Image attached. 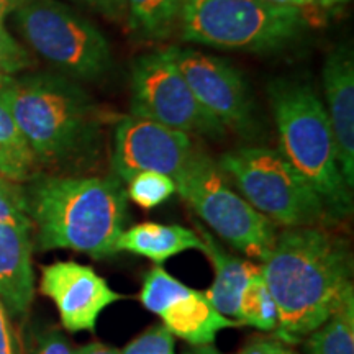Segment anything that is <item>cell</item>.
<instances>
[{
    "mask_svg": "<svg viewBox=\"0 0 354 354\" xmlns=\"http://www.w3.org/2000/svg\"><path fill=\"white\" fill-rule=\"evenodd\" d=\"M261 271L277 308V339L307 338L353 289V258L346 241L322 227L277 233Z\"/></svg>",
    "mask_w": 354,
    "mask_h": 354,
    "instance_id": "obj_1",
    "label": "cell"
},
{
    "mask_svg": "<svg viewBox=\"0 0 354 354\" xmlns=\"http://www.w3.org/2000/svg\"><path fill=\"white\" fill-rule=\"evenodd\" d=\"M35 246L104 259L117 254L128 197L117 176H37L25 189Z\"/></svg>",
    "mask_w": 354,
    "mask_h": 354,
    "instance_id": "obj_2",
    "label": "cell"
},
{
    "mask_svg": "<svg viewBox=\"0 0 354 354\" xmlns=\"http://www.w3.org/2000/svg\"><path fill=\"white\" fill-rule=\"evenodd\" d=\"M0 97L39 165L59 166L82 158L100 128L95 102L69 79L53 74H0Z\"/></svg>",
    "mask_w": 354,
    "mask_h": 354,
    "instance_id": "obj_3",
    "label": "cell"
},
{
    "mask_svg": "<svg viewBox=\"0 0 354 354\" xmlns=\"http://www.w3.org/2000/svg\"><path fill=\"white\" fill-rule=\"evenodd\" d=\"M281 153L322 198L331 221L353 212L351 189L339 169L338 149L325 104L312 84L299 77H277L268 84Z\"/></svg>",
    "mask_w": 354,
    "mask_h": 354,
    "instance_id": "obj_4",
    "label": "cell"
},
{
    "mask_svg": "<svg viewBox=\"0 0 354 354\" xmlns=\"http://www.w3.org/2000/svg\"><path fill=\"white\" fill-rule=\"evenodd\" d=\"M179 24L184 41L264 53L299 39L308 20L302 7L266 0H180Z\"/></svg>",
    "mask_w": 354,
    "mask_h": 354,
    "instance_id": "obj_5",
    "label": "cell"
},
{
    "mask_svg": "<svg viewBox=\"0 0 354 354\" xmlns=\"http://www.w3.org/2000/svg\"><path fill=\"white\" fill-rule=\"evenodd\" d=\"M218 165L240 196L276 227H320L331 221L318 194L277 149L245 146L225 153Z\"/></svg>",
    "mask_w": 354,
    "mask_h": 354,
    "instance_id": "obj_6",
    "label": "cell"
},
{
    "mask_svg": "<svg viewBox=\"0 0 354 354\" xmlns=\"http://www.w3.org/2000/svg\"><path fill=\"white\" fill-rule=\"evenodd\" d=\"M179 196L212 232L259 263L276 241L277 228L233 189L215 159L196 148L172 177Z\"/></svg>",
    "mask_w": 354,
    "mask_h": 354,
    "instance_id": "obj_7",
    "label": "cell"
},
{
    "mask_svg": "<svg viewBox=\"0 0 354 354\" xmlns=\"http://www.w3.org/2000/svg\"><path fill=\"white\" fill-rule=\"evenodd\" d=\"M15 21L30 48L69 76L97 81L112 66V50L97 26L57 0H26Z\"/></svg>",
    "mask_w": 354,
    "mask_h": 354,
    "instance_id": "obj_8",
    "label": "cell"
},
{
    "mask_svg": "<svg viewBox=\"0 0 354 354\" xmlns=\"http://www.w3.org/2000/svg\"><path fill=\"white\" fill-rule=\"evenodd\" d=\"M131 115L187 135L221 138L227 131L162 51L141 56L133 64Z\"/></svg>",
    "mask_w": 354,
    "mask_h": 354,
    "instance_id": "obj_9",
    "label": "cell"
},
{
    "mask_svg": "<svg viewBox=\"0 0 354 354\" xmlns=\"http://www.w3.org/2000/svg\"><path fill=\"white\" fill-rule=\"evenodd\" d=\"M162 53L180 71L203 109L225 130L230 128L240 135L254 131V102L240 69L223 57L190 48L171 46Z\"/></svg>",
    "mask_w": 354,
    "mask_h": 354,
    "instance_id": "obj_10",
    "label": "cell"
},
{
    "mask_svg": "<svg viewBox=\"0 0 354 354\" xmlns=\"http://www.w3.org/2000/svg\"><path fill=\"white\" fill-rule=\"evenodd\" d=\"M140 300L145 308L161 318L174 338L177 336L192 346L212 344L220 331L238 326L221 315L205 292L183 284L161 266L146 272Z\"/></svg>",
    "mask_w": 354,
    "mask_h": 354,
    "instance_id": "obj_11",
    "label": "cell"
},
{
    "mask_svg": "<svg viewBox=\"0 0 354 354\" xmlns=\"http://www.w3.org/2000/svg\"><path fill=\"white\" fill-rule=\"evenodd\" d=\"M194 149L187 133L130 115L115 127L112 169L122 183L145 171L174 177Z\"/></svg>",
    "mask_w": 354,
    "mask_h": 354,
    "instance_id": "obj_12",
    "label": "cell"
},
{
    "mask_svg": "<svg viewBox=\"0 0 354 354\" xmlns=\"http://www.w3.org/2000/svg\"><path fill=\"white\" fill-rule=\"evenodd\" d=\"M39 292L53 300L61 323L71 333H92L100 313L123 299L91 266L76 261L43 266Z\"/></svg>",
    "mask_w": 354,
    "mask_h": 354,
    "instance_id": "obj_13",
    "label": "cell"
},
{
    "mask_svg": "<svg viewBox=\"0 0 354 354\" xmlns=\"http://www.w3.org/2000/svg\"><path fill=\"white\" fill-rule=\"evenodd\" d=\"M323 88L326 97L342 174L354 185V61L351 46L342 44L330 53L323 66Z\"/></svg>",
    "mask_w": 354,
    "mask_h": 354,
    "instance_id": "obj_14",
    "label": "cell"
},
{
    "mask_svg": "<svg viewBox=\"0 0 354 354\" xmlns=\"http://www.w3.org/2000/svg\"><path fill=\"white\" fill-rule=\"evenodd\" d=\"M32 228L0 223V300L10 318L28 315L35 297Z\"/></svg>",
    "mask_w": 354,
    "mask_h": 354,
    "instance_id": "obj_15",
    "label": "cell"
},
{
    "mask_svg": "<svg viewBox=\"0 0 354 354\" xmlns=\"http://www.w3.org/2000/svg\"><path fill=\"white\" fill-rule=\"evenodd\" d=\"M197 234L202 240V253L210 261L215 277L209 289L205 290L207 299L223 317L230 318L238 325V300L243 287L253 274L261 269V264L253 261L238 258L228 253L209 230L197 227ZM240 326V325H238Z\"/></svg>",
    "mask_w": 354,
    "mask_h": 354,
    "instance_id": "obj_16",
    "label": "cell"
},
{
    "mask_svg": "<svg viewBox=\"0 0 354 354\" xmlns=\"http://www.w3.org/2000/svg\"><path fill=\"white\" fill-rule=\"evenodd\" d=\"M189 250H202V240L197 232L180 225H165L156 221H145L123 230L117 241V251L143 256L158 266Z\"/></svg>",
    "mask_w": 354,
    "mask_h": 354,
    "instance_id": "obj_17",
    "label": "cell"
},
{
    "mask_svg": "<svg viewBox=\"0 0 354 354\" xmlns=\"http://www.w3.org/2000/svg\"><path fill=\"white\" fill-rule=\"evenodd\" d=\"M38 159L10 110L0 97V176L12 183H30L37 177Z\"/></svg>",
    "mask_w": 354,
    "mask_h": 354,
    "instance_id": "obj_18",
    "label": "cell"
},
{
    "mask_svg": "<svg viewBox=\"0 0 354 354\" xmlns=\"http://www.w3.org/2000/svg\"><path fill=\"white\" fill-rule=\"evenodd\" d=\"M307 354H354V287L338 308L307 336Z\"/></svg>",
    "mask_w": 354,
    "mask_h": 354,
    "instance_id": "obj_19",
    "label": "cell"
},
{
    "mask_svg": "<svg viewBox=\"0 0 354 354\" xmlns=\"http://www.w3.org/2000/svg\"><path fill=\"white\" fill-rule=\"evenodd\" d=\"M125 6L128 25L143 38H165L179 21L180 0H125Z\"/></svg>",
    "mask_w": 354,
    "mask_h": 354,
    "instance_id": "obj_20",
    "label": "cell"
},
{
    "mask_svg": "<svg viewBox=\"0 0 354 354\" xmlns=\"http://www.w3.org/2000/svg\"><path fill=\"white\" fill-rule=\"evenodd\" d=\"M238 325L253 326L261 331L276 330L277 308L261 269L243 287L238 300Z\"/></svg>",
    "mask_w": 354,
    "mask_h": 354,
    "instance_id": "obj_21",
    "label": "cell"
},
{
    "mask_svg": "<svg viewBox=\"0 0 354 354\" xmlns=\"http://www.w3.org/2000/svg\"><path fill=\"white\" fill-rule=\"evenodd\" d=\"M174 192V179L156 171L140 172L127 183V197H130L136 205L146 210L169 201Z\"/></svg>",
    "mask_w": 354,
    "mask_h": 354,
    "instance_id": "obj_22",
    "label": "cell"
},
{
    "mask_svg": "<svg viewBox=\"0 0 354 354\" xmlns=\"http://www.w3.org/2000/svg\"><path fill=\"white\" fill-rule=\"evenodd\" d=\"M26 0H0V74L17 73L28 66L30 57L6 28L8 13L15 12Z\"/></svg>",
    "mask_w": 354,
    "mask_h": 354,
    "instance_id": "obj_23",
    "label": "cell"
},
{
    "mask_svg": "<svg viewBox=\"0 0 354 354\" xmlns=\"http://www.w3.org/2000/svg\"><path fill=\"white\" fill-rule=\"evenodd\" d=\"M21 354H76L68 338L53 325L32 326L25 336Z\"/></svg>",
    "mask_w": 354,
    "mask_h": 354,
    "instance_id": "obj_24",
    "label": "cell"
},
{
    "mask_svg": "<svg viewBox=\"0 0 354 354\" xmlns=\"http://www.w3.org/2000/svg\"><path fill=\"white\" fill-rule=\"evenodd\" d=\"M0 223L24 225L32 228V220L26 209L25 189L0 176Z\"/></svg>",
    "mask_w": 354,
    "mask_h": 354,
    "instance_id": "obj_25",
    "label": "cell"
},
{
    "mask_svg": "<svg viewBox=\"0 0 354 354\" xmlns=\"http://www.w3.org/2000/svg\"><path fill=\"white\" fill-rule=\"evenodd\" d=\"M120 354H176L174 336L165 325H153L136 336Z\"/></svg>",
    "mask_w": 354,
    "mask_h": 354,
    "instance_id": "obj_26",
    "label": "cell"
},
{
    "mask_svg": "<svg viewBox=\"0 0 354 354\" xmlns=\"http://www.w3.org/2000/svg\"><path fill=\"white\" fill-rule=\"evenodd\" d=\"M238 354H297L290 349L284 342L266 336L251 338Z\"/></svg>",
    "mask_w": 354,
    "mask_h": 354,
    "instance_id": "obj_27",
    "label": "cell"
},
{
    "mask_svg": "<svg viewBox=\"0 0 354 354\" xmlns=\"http://www.w3.org/2000/svg\"><path fill=\"white\" fill-rule=\"evenodd\" d=\"M0 354H21V344L2 300H0Z\"/></svg>",
    "mask_w": 354,
    "mask_h": 354,
    "instance_id": "obj_28",
    "label": "cell"
},
{
    "mask_svg": "<svg viewBox=\"0 0 354 354\" xmlns=\"http://www.w3.org/2000/svg\"><path fill=\"white\" fill-rule=\"evenodd\" d=\"M88 7H92L105 19L113 21H123L127 19L125 0H82Z\"/></svg>",
    "mask_w": 354,
    "mask_h": 354,
    "instance_id": "obj_29",
    "label": "cell"
},
{
    "mask_svg": "<svg viewBox=\"0 0 354 354\" xmlns=\"http://www.w3.org/2000/svg\"><path fill=\"white\" fill-rule=\"evenodd\" d=\"M76 354H120L117 348L107 346L104 343H91L76 349Z\"/></svg>",
    "mask_w": 354,
    "mask_h": 354,
    "instance_id": "obj_30",
    "label": "cell"
},
{
    "mask_svg": "<svg viewBox=\"0 0 354 354\" xmlns=\"http://www.w3.org/2000/svg\"><path fill=\"white\" fill-rule=\"evenodd\" d=\"M266 2L279 3V6H292V7H307L312 6V3L320 2V0H266Z\"/></svg>",
    "mask_w": 354,
    "mask_h": 354,
    "instance_id": "obj_31",
    "label": "cell"
},
{
    "mask_svg": "<svg viewBox=\"0 0 354 354\" xmlns=\"http://www.w3.org/2000/svg\"><path fill=\"white\" fill-rule=\"evenodd\" d=\"M184 354H221L218 349L212 344H203V346H192V349H187Z\"/></svg>",
    "mask_w": 354,
    "mask_h": 354,
    "instance_id": "obj_32",
    "label": "cell"
},
{
    "mask_svg": "<svg viewBox=\"0 0 354 354\" xmlns=\"http://www.w3.org/2000/svg\"><path fill=\"white\" fill-rule=\"evenodd\" d=\"M339 2H346V0H325V3H339Z\"/></svg>",
    "mask_w": 354,
    "mask_h": 354,
    "instance_id": "obj_33",
    "label": "cell"
},
{
    "mask_svg": "<svg viewBox=\"0 0 354 354\" xmlns=\"http://www.w3.org/2000/svg\"><path fill=\"white\" fill-rule=\"evenodd\" d=\"M320 2H323V3H325V0H320Z\"/></svg>",
    "mask_w": 354,
    "mask_h": 354,
    "instance_id": "obj_34",
    "label": "cell"
}]
</instances>
